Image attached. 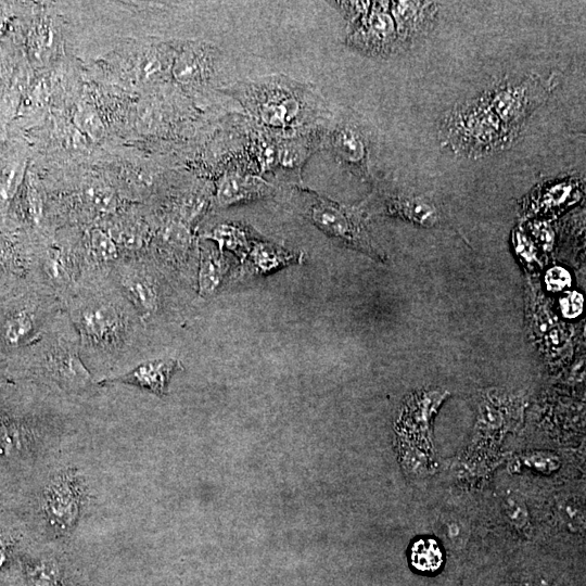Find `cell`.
<instances>
[{
  "label": "cell",
  "mask_w": 586,
  "mask_h": 586,
  "mask_svg": "<svg viewBox=\"0 0 586 586\" xmlns=\"http://www.w3.org/2000/svg\"><path fill=\"white\" fill-rule=\"evenodd\" d=\"M61 301L77 333L81 357L110 359L133 344L142 322L111 275L109 284L103 277L81 276Z\"/></svg>",
  "instance_id": "1"
},
{
  "label": "cell",
  "mask_w": 586,
  "mask_h": 586,
  "mask_svg": "<svg viewBox=\"0 0 586 586\" xmlns=\"http://www.w3.org/2000/svg\"><path fill=\"white\" fill-rule=\"evenodd\" d=\"M237 99L258 129L290 137L323 129L327 110L310 86L283 75L238 82L226 89Z\"/></svg>",
  "instance_id": "2"
},
{
  "label": "cell",
  "mask_w": 586,
  "mask_h": 586,
  "mask_svg": "<svg viewBox=\"0 0 586 586\" xmlns=\"http://www.w3.org/2000/svg\"><path fill=\"white\" fill-rule=\"evenodd\" d=\"M62 306L52 290L33 280L0 291V359L10 361L35 344Z\"/></svg>",
  "instance_id": "3"
},
{
  "label": "cell",
  "mask_w": 586,
  "mask_h": 586,
  "mask_svg": "<svg viewBox=\"0 0 586 586\" xmlns=\"http://www.w3.org/2000/svg\"><path fill=\"white\" fill-rule=\"evenodd\" d=\"M59 316L35 344L8 361L10 373L40 374L65 391L82 392L92 385V375L81 358L73 324L56 328Z\"/></svg>",
  "instance_id": "4"
},
{
  "label": "cell",
  "mask_w": 586,
  "mask_h": 586,
  "mask_svg": "<svg viewBox=\"0 0 586 586\" xmlns=\"http://www.w3.org/2000/svg\"><path fill=\"white\" fill-rule=\"evenodd\" d=\"M438 138L444 148L469 158L502 151L513 142L481 95L445 113L438 124Z\"/></svg>",
  "instance_id": "5"
},
{
  "label": "cell",
  "mask_w": 586,
  "mask_h": 586,
  "mask_svg": "<svg viewBox=\"0 0 586 586\" xmlns=\"http://www.w3.org/2000/svg\"><path fill=\"white\" fill-rule=\"evenodd\" d=\"M556 85L555 74L549 77L537 74L521 78L504 77L492 84L480 95L492 107L514 141L531 115L547 100Z\"/></svg>",
  "instance_id": "6"
},
{
  "label": "cell",
  "mask_w": 586,
  "mask_h": 586,
  "mask_svg": "<svg viewBox=\"0 0 586 586\" xmlns=\"http://www.w3.org/2000/svg\"><path fill=\"white\" fill-rule=\"evenodd\" d=\"M305 204V215L329 237L359 250L377 259L384 256L372 241L362 212L323 198L314 191L297 189Z\"/></svg>",
  "instance_id": "7"
},
{
  "label": "cell",
  "mask_w": 586,
  "mask_h": 586,
  "mask_svg": "<svg viewBox=\"0 0 586 586\" xmlns=\"http://www.w3.org/2000/svg\"><path fill=\"white\" fill-rule=\"evenodd\" d=\"M442 391H422L411 395L405 403L397 421L398 448L402 461L411 470L415 458L417 470L433 458L430 424L433 415L446 397Z\"/></svg>",
  "instance_id": "8"
},
{
  "label": "cell",
  "mask_w": 586,
  "mask_h": 586,
  "mask_svg": "<svg viewBox=\"0 0 586 586\" xmlns=\"http://www.w3.org/2000/svg\"><path fill=\"white\" fill-rule=\"evenodd\" d=\"M111 277L142 323L157 314L160 309L157 280L141 260L135 256L118 259L111 266Z\"/></svg>",
  "instance_id": "9"
},
{
  "label": "cell",
  "mask_w": 586,
  "mask_h": 586,
  "mask_svg": "<svg viewBox=\"0 0 586 586\" xmlns=\"http://www.w3.org/2000/svg\"><path fill=\"white\" fill-rule=\"evenodd\" d=\"M348 46L372 55H385L399 46L390 2H370L369 8L348 22Z\"/></svg>",
  "instance_id": "10"
},
{
  "label": "cell",
  "mask_w": 586,
  "mask_h": 586,
  "mask_svg": "<svg viewBox=\"0 0 586 586\" xmlns=\"http://www.w3.org/2000/svg\"><path fill=\"white\" fill-rule=\"evenodd\" d=\"M218 50L203 41L176 46L171 76L184 91H199L215 77Z\"/></svg>",
  "instance_id": "11"
},
{
  "label": "cell",
  "mask_w": 586,
  "mask_h": 586,
  "mask_svg": "<svg viewBox=\"0 0 586 586\" xmlns=\"http://www.w3.org/2000/svg\"><path fill=\"white\" fill-rule=\"evenodd\" d=\"M34 255L35 241L0 221V291L30 280Z\"/></svg>",
  "instance_id": "12"
},
{
  "label": "cell",
  "mask_w": 586,
  "mask_h": 586,
  "mask_svg": "<svg viewBox=\"0 0 586 586\" xmlns=\"http://www.w3.org/2000/svg\"><path fill=\"white\" fill-rule=\"evenodd\" d=\"M322 148L355 175L370 176L369 150L362 132L351 123H337L324 129Z\"/></svg>",
  "instance_id": "13"
},
{
  "label": "cell",
  "mask_w": 586,
  "mask_h": 586,
  "mask_svg": "<svg viewBox=\"0 0 586 586\" xmlns=\"http://www.w3.org/2000/svg\"><path fill=\"white\" fill-rule=\"evenodd\" d=\"M43 513L50 527L72 530L80 510V489L75 475L63 473L53 479L43 495Z\"/></svg>",
  "instance_id": "14"
},
{
  "label": "cell",
  "mask_w": 586,
  "mask_h": 586,
  "mask_svg": "<svg viewBox=\"0 0 586 586\" xmlns=\"http://www.w3.org/2000/svg\"><path fill=\"white\" fill-rule=\"evenodd\" d=\"M324 129L306 133L276 137L273 173L288 182H300L307 160L322 148Z\"/></svg>",
  "instance_id": "15"
},
{
  "label": "cell",
  "mask_w": 586,
  "mask_h": 586,
  "mask_svg": "<svg viewBox=\"0 0 586 586\" xmlns=\"http://www.w3.org/2000/svg\"><path fill=\"white\" fill-rule=\"evenodd\" d=\"M215 189L216 202L221 207L267 198L276 191V187L260 175L240 166L224 169Z\"/></svg>",
  "instance_id": "16"
},
{
  "label": "cell",
  "mask_w": 586,
  "mask_h": 586,
  "mask_svg": "<svg viewBox=\"0 0 586 586\" xmlns=\"http://www.w3.org/2000/svg\"><path fill=\"white\" fill-rule=\"evenodd\" d=\"M179 367V362L175 359L146 360L123 374L105 378L99 384H129L149 391L156 396H164L167 393L171 377L178 371Z\"/></svg>",
  "instance_id": "17"
},
{
  "label": "cell",
  "mask_w": 586,
  "mask_h": 586,
  "mask_svg": "<svg viewBox=\"0 0 586 586\" xmlns=\"http://www.w3.org/2000/svg\"><path fill=\"white\" fill-rule=\"evenodd\" d=\"M390 12L395 23L398 43H406L428 29L436 15L433 2L392 1Z\"/></svg>",
  "instance_id": "18"
},
{
  "label": "cell",
  "mask_w": 586,
  "mask_h": 586,
  "mask_svg": "<svg viewBox=\"0 0 586 586\" xmlns=\"http://www.w3.org/2000/svg\"><path fill=\"white\" fill-rule=\"evenodd\" d=\"M386 212L410 222L433 227L441 221V214L429 200L415 195H392L387 199Z\"/></svg>",
  "instance_id": "19"
},
{
  "label": "cell",
  "mask_w": 586,
  "mask_h": 586,
  "mask_svg": "<svg viewBox=\"0 0 586 586\" xmlns=\"http://www.w3.org/2000/svg\"><path fill=\"white\" fill-rule=\"evenodd\" d=\"M120 253L119 246L107 230L92 228L86 233L81 251L82 260L103 267L120 259Z\"/></svg>",
  "instance_id": "20"
},
{
  "label": "cell",
  "mask_w": 586,
  "mask_h": 586,
  "mask_svg": "<svg viewBox=\"0 0 586 586\" xmlns=\"http://www.w3.org/2000/svg\"><path fill=\"white\" fill-rule=\"evenodd\" d=\"M408 557L411 566L424 574L436 573L444 562L441 545L429 536L415 539L410 545Z\"/></svg>",
  "instance_id": "21"
},
{
  "label": "cell",
  "mask_w": 586,
  "mask_h": 586,
  "mask_svg": "<svg viewBox=\"0 0 586 586\" xmlns=\"http://www.w3.org/2000/svg\"><path fill=\"white\" fill-rule=\"evenodd\" d=\"M504 511L510 523L522 534L528 536L532 530L530 513L523 498L509 494L504 499Z\"/></svg>",
  "instance_id": "22"
},
{
  "label": "cell",
  "mask_w": 586,
  "mask_h": 586,
  "mask_svg": "<svg viewBox=\"0 0 586 586\" xmlns=\"http://www.w3.org/2000/svg\"><path fill=\"white\" fill-rule=\"evenodd\" d=\"M222 264L213 253H203L200 266L199 284L203 294L211 293L219 282Z\"/></svg>",
  "instance_id": "23"
},
{
  "label": "cell",
  "mask_w": 586,
  "mask_h": 586,
  "mask_svg": "<svg viewBox=\"0 0 586 586\" xmlns=\"http://www.w3.org/2000/svg\"><path fill=\"white\" fill-rule=\"evenodd\" d=\"M557 513L563 524L572 532L585 527V513L581 502L572 498L562 499L557 505Z\"/></svg>",
  "instance_id": "24"
},
{
  "label": "cell",
  "mask_w": 586,
  "mask_h": 586,
  "mask_svg": "<svg viewBox=\"0 0 586 586\" xmlns=\"http://www.w3.org/2000/svg\"><path fill=\"white\" fill-rule=\"evenodd\" d=\"M75 124L86 135L90 136L93 139L101 138L103 133V125L100 117L94 112V110L88 105H82L80 109H78L75 115Z\"/></svg>",
  "instance_id": "25"
},
{
  "label": "cell",
  "mask_w": 586,
  "mask_h": 586,
  "mask_svg": "<svg viewBox=\"0 0 586 586\" xmlns=\"http://www.w3.org/2000/svg\"><path fill=\"white\" fill-rule=\"evenodd\" d=\"M524 463L537 471L550 473L559 468V458L549 451H535L523 457Z\"/></svg>",
  "instance_id": "26"
},
{
  "label": "cell",
  "mask_w": 586,
  "mask_h": 586,
  "mask_svg": "<svg viewBox=\"0 0 586 586\" xmlns=\"http://www.w3.org/2000/svg\"><path fill=\"white\" fill-rule=\"evenodd\" d=\"M545 282L550 292H560L571 285V276L566 269L556 266L546 272Z\"/></svg>",
  "instance_id": "27"
},
{
  "label": "cell",
  "mask_w": 586,
  "mask_h": 586,
  "mask_svg": "<svg viewBox=\"0 0 586 586\" xmlns=\"http://www.w3.org/2000/svg\"><path fill=\"white\" fill-rule=\"evenodd\" d=\"M562 315L566 318H575L583 311V295L578 292L568 293L560 301Z\"/></svg>",
  "instance_id": "28"
},
{
  "label": "cell",
  "mask_w": 586,
  "mask_h": 586,
  "mask_svg": "<svg viewBox=\"0 0 586 586\" xmlns=\"http://www.w3.org/2000/svg\"><path fill=\"white\" fill-rule=\"evenodd\" d=\"M442 527L443 536L454 544L459 545L467 538V530L460 520H446Z\"/></svg>",
  "instance_id": "29"
},
{
  "label": "cell",
  "mask_w": 586,
  "mask_h": 586,
  "mask_svg": "<svg viewBox=\"0 0 586 586\" xmlns=\"http://www.w3.org/2000/svg\"><path fill=\"white\" fill-rule=\"evenodd\" d=\"M8 132L5 129L4 120L0 119V155L12 146V144L8 143Z\"/></svg>",
  "instance_id": "30"
},
{
  "label": "cell",
  "mask_w": 586,
  "mask_h": 586,
  "mask_svg": "<svg viewBox=\"0 0 586 586\" xmlns=\"http://www.w3.org/2000/svg\"><path fill=\"white\" fill-rule=\"evenodd\" d=\"M10 374L9 362L0 359V386L8 382Z\"/></svg>",
  "instance_id": "31"
},
{
  "label": "cell",
  "mask_w": 586,
  "mask_h": 586,
  "mask_svg": "<svg viewBox=\"0 0 586 586\" xmlns=\"http://www.w3.org/2000/svg\"><path fill=\"white\" fill-rule=\"evenodd\" d=\"M3 85L5 88L8 87L5 84L0 82V107H1V98H3V92L1 91V88L3 87Z\"/></svg>",
  "instance_id": "32"
}]
</instances>
